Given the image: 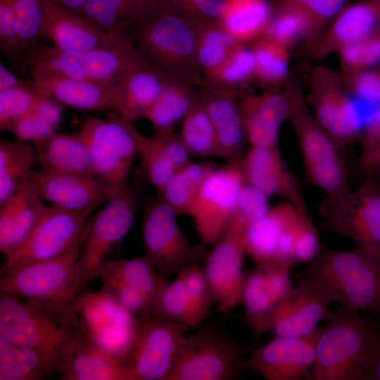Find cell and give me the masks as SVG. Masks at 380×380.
I'll return each instance as SVG.
<instances>
[{
	"mask_svg": "<svg viewBox=\"0 0 380 380\" xmlns=\"http://www.w3.org/2000/svg\"><path fill=\"white\" fill-rule=\"evenodd\" d=\"M255 79V64L250 44L238 46L213 72L207 75L203 85L227 90H239Z\"/></svg>",
	"mask_w": 380,
	"mask_h": 380,
	"instance_id": "cell-42",
	"label": "cell"
},
{
	"mask_svg": "<svg viewBox=\"0 0 380 380\" xmlns=\"http://www.w3.org/2000/svg\"><path fill=\"white\" fill-rule=\"evenodd\" d=\"M30 71L39 92L63 106L82 110H109L116 113L114 82L73 79L36 69Z\"/></svg>",
	"mask_w": 380,
	"mask_h": 380,
	"instance_id": "cell-23",
	"label": "cell"
},
{
	"mask_svg": "<svg viewBox=\"0 0 380 380\" xmlns=\"http://www.w3.org/2000/svg\"><path fill=\"white\" fill-rule=\"evenodd\" d=\"M358 163L360 169L370 176L380 170V143L370 151L362 153Z\"/></svg>",
	"mask_w": 380,
	"mask_h": 380,
	"instance_id": "cell-59",
	"label": "cell"
},
{
	"mask_svg": "<svg viewBox=\"0 0 380 380\" xmlns=\"http://www.w3.org/2000/svg\"><path fill=\"white\" fill-rule=\"evenodd\" d=\"M323 327H317L303 337H276L267 343L251 348L244 369L268 380H310L315 347Z\"/></svg>",
	"mask_w": 380,
	"mask_h": 380,
	"instance_id": "cell-16",
	"label": "cell"
},
{
	"mask_svg": "<svg viewBox=\"0 0 380 380\" xmlns=\"http://www.w3.org/2000/svg\"><path fill=\"white\" fill-rule=\"evenodd\" d=\"M374 317L376 323V328L379 334V346H380V315H373Z\"/></svg>",
	"mask_w": 380,
	"mask_h": 380,
	"instance_id": "cell-64",
	"label": "cell"
},
{
	"mask_svg": "<svg viewBox=\"0 0 380 380\" xmlns=\"http://www.w3.org/2000/svg\"><path fill=\"white\" fill-rule=\"evenodd\" d=\"M305 100L317 122L339 148L360 139L362 118L341 74L324 66L315 67L309 77Z\"/></svg>",
	"mask_w": 380,
	"mask_h": 380,
	"instance_id": "cell-12",
	"label": "cell"
},
{
	"mask_svg": "<svg viewBox=\"0 0 380 380\" xmlns=\"http://www.w3.org/2000/svg\"><path fill=\"white\" fill-rule=\"evenodd\" d=\"M380 29V0L350 3L308 48V56L319 60Z\"/></svg>",
	"mask_w": 380,
	"mask_h": 380,
	"instance_id": "cell-24",
	"label": "cell"
},
{
	"mask_svg": "<svg viewBox=\"0 0 380 380\" xmlns=\"http://www.w3.org/2000/svg\"><path fill=\"white\" fill-rule=\"evenodd\" d=\"M137 156L148 184L158 191L177 171L158 145L155 137H146L136 130Z\"/></svg>",
	"mask_w": 380,
	"mask_h": 380,
	"instance_id": "cell-45",
	"label": "cell"
},
{
	"mask_svg": "<svg viewBox=\"0 0 380 380\" xmlns=\"http://www.w3.org/2000/svg\"><path fill=\"white\" fill-rule=\"evenodd\" d=\"M56 6L74 14H78L90 0H51Z\"/></svg>",
	"mask_w": 380,
	"mask_h": 380,
	"instance_id": "cell-61",
	"label": "cell"
},
{
	"mask_svg": "<svg viewBox=\"0 0 380 380\" xmlns=\"http://www.w3.org/2000/svg\"><path fill=\"white\" fill-rule=\"evenodd\" d=\"M289 120L300 145L308 178L325 196L322 227L334 232L350 208L353 196L339 147L317 122L297 87Z\"/></svg>",
	"mask_w": 380,
	"mask_h": 380,
	"instance_id": "cell-3",
	"label": "cell"
},
{
	"mask_svg": "<svg viewBox=\"0 0 380 380\" xmlns=\"http://www.w3.org/2000/svg\"><path fill=\"white\" fill-rule=\"evenodd\" d=\"M65 380H129L125 364L82 330L68 343L57 362Z\"/></svg>",
	"mask_w": 380,
	"mask_h": 380,
	"instance_id": "cell-25",
	"label": "cell"
},
{
	"mask_svg": "<svg viewBox=\"0 0 380 380\" xmlns=\"http://www.w3.org/2000/svg\"><path fill=\"white\" fill-rule=\"evenodd\" d=\"M143 213L144 256L163 279L169 281L186 268L204 263L206 245L188 240L177 214L159 194L146 201Z\"/></svg>",
	"mask_w": 380,
	"mask_h": 380,
	"instance_id": "cell-7",
	"label": "cell"
},
{
	"mask_svg": "<svg viewBox=\"0 0 380 380\" xmlns=\"http://www.w3.org/2000/svg\"><path fill=\"white\" fill-rule=\"evenodd\" d=\"M56 129L42 115L32 111L12 122L6 131L12 132L18 141L34 144L56 133Z\"/></svg>",
	"mask_w": 380,
	"mask_h": 380,
	"instance_id": "cell-56",
	"label": "cell"
},
{
	"mask_svg": "<svg viewBox=\"0 0 380 380\" xmlns=\"http://www.w3.org/2000/svg\"><path fill=\"white\" fill-rule=\"evenodd\" d=\"M38 162L34 145L20 141H0V205L17 193Z\"/></svg>",
	"mask_w": 380,
	"mask_h": 380,
	"instance_id": "cell-37",
	"label": "cell"
},
{
	"mask_svg": "<svg viewBox=\"0 0 380 380\" xmlns=\"http://www.w3.org/2000/svg\"><path fill=\"white\" fill-rule=\"evenodd\" d=\"M297 276L321 283L338 305L380 315V249L357 246L340 251L321 246Z\"/></svg>",
	"mask_w": 380,
	"mask_h": 380,
	"instance_id": "cell-4",
	"label": "cell"
},
{
	"mask_svg": "<svg viewBox=\"0 0 380 380\" xmlns=\"http://www.w3.org/2000/svg\"><path fill=\"white\" fill-rule=\"evenodd\" d=\"M187 327L152 317H137L126 362L129 380H167L180 357Z\"/></svg>",
	"mask_w": 380,
	"mask_h": 380,
	"instance_id": "cell-11",
	"label": "cell"
},
{
	"mask_svg": "<svg viewBox=\"0 0 380 380\" xmlns=\"http://www.w3.org/2000/svg\"><path fill=\"white\" fill-rule=\"evenodd\" d=\"M198 99V89L189 82L169 76L163 91L143 118L153 126L156 135L174 132Z\"/></svg>",
	"mask_w": 380,
	"mask_h": 380,
	"instance_id": "cell-33",
	"label": "cell"
},
{
	"mask_svg": "<svg viewBox=\"0 0 380 380\" xmlns=\"http://www.w3.org/2000/svg\"><path fill=\"white\" fill-rule=\"evenodd\" d=\"M133 173L127 184L114 191L105 205L88 220L77 262L78 295L97 278L107 255L133 224L148 182L141 167Z\"/></svg>",
	"mask_w": 380,
	"mask_h": 380,
	"instance_id": "cell-6",
	"label": "cell"
},
{
	"mask_svg": "<svg viewBox=\"0 0 380 380\" xmlns=\"http://www.w3.org/2000/svg\"><path fill=\"white\" fill-rule=\"evenodd\" d=\"M239 165L246 184L268 196L282 197L298 212L310 215L298 180L287 167L277 146H251L241 156Z\"/></svg>",
	"mask_w": 380,
	"mask_h": 380,
	"instance_id": "cell-19",
	"label": "cell"
},
{
	"mask_svg": "<svg viewBox=\"0 0 380 380\" xmlns=\"http://www.w3.org/2000/svg\"><path fill=\"white\" fill-rule=\"evenodd\" d=\"M148 317L177 322L186 327L196 326L201 322L179 274L163 287Z\"/></svg>",
	"mask_w": 380,
	"mask_h": 380,
	"instance_id": "cell-43",
	"label": "cell"
},
{
	"mask_svg": "<svg viewBox=\"0 0 380 380\" xmlns=\"http://www.w3.org/2000/svg\"><path fill=\"white\" fill-rule=\"evenodd\" d=\"M28 180L41 198L74 212H91L111 196L113 191L94 177L32 169Z\"/></svg>",
	"mask_w": 380,
	"mask_h": 380,
	"instance_id": "cell-20",
	"label": "cell"
},
{
	"mask_svg": "<svg viewBox=\"0 0 380 380\" xmlns=\"http://www.w3.org/2000/svg\"><path fill=\"white\" fill-rule=\"evenodd\" d=\"M246 182L239 163L211 170L188 212L202 243L214 245L226 232Z\"/></svg>",
	"mask_w": 380,
	"mask_h": 380,
	"instance_id": "cell-13",
	"label": "cell"
},
{
	"mask_svg": "<svg viewBox=\"0 0 380 380\" xmlns=\"http://www.w3.org/2000/svg\"><path fill=\"white\" fill-rule=\"evenodd\" d=\"M136 130L115 113L107 118L89 117L80 132L89 149L94 177L117 191L127 184L137 156Z\"/></svg>",
	"mask_w": 380,
	"mask_h": 380,
	"instance_id": "cell-8",
	"label": "cell"
},
{
	"mask_svg": "<svg viewBox=\"0 0 380 380\" xmlns=\"http://www.w3.org/2000/svg\"><path fill=\"white\" fill-rule=\"evenodd\" d=\"M220 22L197 25L196 55L205 77L217 70L240 45Z\"/></svg>",
	"mask_w": 380,
	"mask_h": 380,
	"instance_id": "cell-39",
	"label": "cell"
},
{
	"mask_svg": "<svg viewBox=\"0 0 380 380\" xmlns=\"http://www.w3.org/2000/svg\"><path fill=\"white\" fill-rule=\"evenodd\" d=\"M321 248L317 229L310 215L301 213L297 227L295 248V263H308L318 254Z\"/></svg>",
	"mask_w": 380,
	"mask_h": 380,
	"instance_id": "cell-57",
	"label": "cell"
},
{
	"mask_svg": "<svg viewBox=\"0 0 380 380\" xmlns=\"http://www.w3.org/2000/svg\"><path fill=\"white\" fill-rule=\"evenodd\" d=\"M216 167L210 161L190 162L177 170L158 194L177 215L188 214L202 182Z\"/></svg>",
	"mask_w": 380,
	"mask_h": 380,
	"instance_id": "cell-38",
	"label": "cell"
},
{
	"mask_svg": "<svg viewBox=\"0 0 380 380\" xmlns=\"http://www.w3.org/2000/svg\"><path fill=\"white\" fill-rule=\"evenodd\" d=\"M195 23L220 22L227 0H158Z\"/></svg>",
	"mask_w": 380,
	"mask_h": 380,
	"instance_id": "cell-52",
	"label": "cell"
},
{
	"mask_svg": "<svg viewBox=\"0 0 380 380\" xmlns=\"http://www.w3.org/2000/svg\"><path fill=\"white\" fill-rule=\"evenodd\" d=\"M197 25L158 0H148L129 32L138 50L153 65L198 88L204 75L196 55Z\"/></svg>",
	"mask_w": 380,
	"mask_h": 380,
	"instance_id": "cell-1",
	"label": "cell"
},
{
	"mask_svg": "<svg viewBox=\"0 0 380 380\" xmlns=\"http://www.w3.org/2000/svg\"><path fill=\"white\" fill-rule=\"evenodd\" d=\"M369 380H380V351L370 370Z\"/></svg>",
	"mask_w": 380,
	"mask_h": 380,
	"instance_id": "cell-62",
	"label": "cell"
},
{
	"mask_svg": "<svg viewBox=\"0 0 380 380\" xmlns=\"http://www.w3.org/2000/svg\"><path fill=\"white\" fill-rule=\"evenodd\" d=\"M91 213L47 205L27 239L4 259L1 275L27 264L57 257L67 251L82 236Z\"/></svg>",
	"mask_w": 380,
	"mask_h": 380,
	"instance_id": "cell-15",
	"label": "cell"
},
{
	"mask_svg": "<svg viewBox=\"0 0 380 380\" xmlns=\"http://www.w3.org/2000/svg\"><path fill=\"white\" fill-rule=\"evenodd\" d=\"M97 278L115 279L139 291L150 304L148 316L160 291L169 281L158 274L144 255L131 259L106 260Z\"/></svg>",
	"mask_w": 380,
	"mask_h": 380,
	"instance_id": "cell-36",
	"label": "cell"
},
{
	"mask_svg": "<svg viewBox=\"0 0 380 380\" xmlns=\"http://www.w3.org/2000/svg\"><path fill=\"white\" fill-rule=\"evenodd\" d=\"M285 302L262 265L245 271L241 303L245 313L239 319L248 327L255 340L270 330L276 312Z\"/></svg>",
	"mask_w": 380,
	"mask_h": 380,
	"instance_id": "cell-30",
	"label": "cell"
},
{
	"mask_svg": "<svg viewBox=\"0 0 380 380\" xmlns=\"http://www.w3.org/2000/svg\"><path fill=\"white\" fill-rule=\"evenodd\" d=\"M293 91V86L284 91L269 89L239 101L246 139L252 146H277L280 127L292 113Z\"/></svg>",
	"mask_w": 380,
	"mask_h": 380,
	"instance_id": "cell-22",
	"label": "cell"
},
{
	"mask_svg": "<svg viewBox=\"0 0 380 380\" xmlns=\"http://www.w3.org/2000/svg\"><path fill=\"white\" fill-rule=\"evenodd\" d=\"M82 330L73 304L0 294V336L40 350L56 363Z\"/></svg>",
	"mask_w": 380,
	"mask_h": 380,
	"instance_id": "cell-5",
	"label": "cell"
},
{
	"mask_svg": "<svg viewBox=\"0 0 380 380\" xmlns=\"http://www.w3.org/2000/svg\"><path fill=\"white\" fill-rule=\"evenodd\" d=\"M0 48L11 62L25 63L11 0H0Z\"/></svg>",
	"mask_w": 380,
	"mask_h": 380,
	"instance_id": "cell-53",
	"label": "cell"
},
{
	"mask_svg": "<svg viewBox=\"0 0 380 380\" xmlns=\"http://www.w3.org/2000/svg\"><path fill=\"white\" fill-rule=\"evenodd\" d=\"M47 38L58 49L89 51L119 44L131 34L128 31L105 32L82 17L56 6L51 0H41Z\"/></svg>",
	"mask_w": 380,
	"mask_h": 380,
	"instance_id": "cell-21",
	"label": "cell"
},
{
	"mask_svg": "<svg viewBox=\"0 0 380 380\" xmlns=\"http://www.w3.org/2000/svg\"><path fill=\"white\" fill-rule=\"evenodd\" d=\"M73 306L84 332L126 366L138 316L101 290L85 289L75 299Z\"/></svg>",
	"mask_w": 380,
	"mask_h": 380,
	"instance_id": "cell-14",
	"label": "cell"
},
{
	"mask_svg": "<svg viewBox=\"0 0 380 380\" xmlns=\"http://www.w3.org/2000/svg\"><path fill=\"white\" fill-rule=\"evenodd\" d=\"M85 234L86 227L80 239L57 257L1 274L0 292L24 299L73 304L78 296L77 262Z\"/></svg>",
	"mask_w": 380,
	"mask_h": 380,
	"instance_id": "cell-9",
	"label": "cell"
},
{
	"mask_svg": "<svg viewBox=\"0 0 380 380\" xmlns=\"http://www.w3.org/2000/svg\"><path fill=\"white\" fill-rule=\"evenodd\" d=\"M325 321L316 343L310 380H369L380 351L374 317L338 305Z\"/></svg>",
	"mask_w": 380,
	"mask_h": 380,
	"instance_id": "cell-2",
	"label": "cell"
},
{
	"mask_svg": "<svg viewBox=\"0 0 380 380\" xmlns=\"http://www.w3.org/2000/svg\"><path fill=\"white\" fill-rule=\"evenodd\" d=\"M272 15L268 0H227L220 23L241 43L250 44L264 35Z\"/></svg>",
	"mask_w": 380,
	"mask_h": 380,
	"instance_id": "cell-35",
	"label": "cell"
},
{
	"mask_svg": "<svg viewBox=\"0 0 380 380\" xmlns=\"http://www.w3.org/2000/svg\"><path fill=\"white\" fill-rule=\"evenodd\" d=\"M341 72L374 68L380 63V29L338 51Z\"/></svg>",
	"mask_w": 380,
	"mask_h": 380,
	"instance_id": "cell-49",
	"label": "cell"
},
{
	"mask_svg": "<svg viewBox=\"0 0 380 380\" xmlns=\"http://www.w3.org/2000/svg\"><path fill=\"white\" fill-rule=\"evenodd\" d=\"M351 0H312L303 12L306 30L303 41L306 49L325 31Z\"/></svg>",
	"mask_w": 380,
	"mask_h": 380,
	"instance_id": "cell-50",
	"label": "cell"
},
{
	"mask_svg": "<svg viewBox=\"0 0 380 380\" xmlns=\"http://www.w3.org/2000/svg\"><path fill=\"white\" fill-rule=\"evenodd\" d=\"M333 233L357 246L380 249V186L373 178L353 192L350 208Z\"/></svg>",
	"mask_w": 380,
	"mask_h": 380,
	"instance_id": "cell-29",
	"label": "cell"
},
{
	"mask_svg": "<svg viewBox=\"0 0 380 380\" xmlns=\"http://www.w3.org/2000/svg\"><path fill=\"white\" fill-rule=\"evenodd\" d=\"M33 145L42 170L94 177L89 149L80 132L55 133Z\"/></svg>",
	"mask_w": 380,
	"mask_h": 380,
	"instance_id": "cell-32",
	"label": "cell"
},
{
	"mask_svg": "<svg viewBox=\"0 0 380 380\" xmlns=\"http://www.w3.org/2000/svg\"><path fill=\"white\" fill-rule=\"evenodd\" d=\"M24 82L18 78L7 68L2 61L0 63V91L13 88L23 84Z\"/></svg>",
	"mask_w": 380,
	"mask_h": 380,
	"instance_id": "cell-60",
	"label": "cell"
},
{
	"mask_svg": "<svg viewBox=\"0 0 380 380\" xmlns=\"http://www.w3.org/2000/svg\"><path fill=\"white\" fill-rule=\"evenodd\" d=\"M46 208L28 179L0 205V251L4 255L9 256L27 239Z\"/></svg>",
	"mask_w": 380,
	"mask_h": 380,
	"instance_id": "cell-28",
	"label": "cell"
},
{
	"mask_svg": "<svg viewBox=\"0 0 380 380\" xmlns=\"http://www.w3.org/2000/svg\"><path fill=\"white\" fill-rule=\"evenodd\" d=\"M299 213L287 201L270 208L245 231L243 241L246 254L257 265L276 264L280 239Z\"/></svg>",
	"mask_w": 380,
	"mask_h": 380,
	"instance_id": "cell-31",
	"label": "cell"
},
{
	"mask_svg": "<svg viewBox=\"0 0 380 380\" xmlns=\"http://www.w3.org/2000/svg\"><path fill=\"white\" fill-rule=\"evenodd\" d=\"M179 136L191 157L220 158L215 128L199 99L182 120Z\"/></svg>",
	"mask_w": 380,
	"mask_h": 380,
	"instance_id": "cell-41",
	"label": "cell"
},
{
	"mask_svg": "<svg viewBox=\"0 0 380 380\" xmlns=\"http://www.w3.org/2000/svg\"><path fill=\"white\" fill-rule=\"evenodd\" d=\"M348 92L357 99L380 103V68L341 72Z\"/></svg>",
	"mask_w": 380,
	"mask_h": 380,
	"instance_id": "cell-54",
	"label": "cell"
},
{
	"mask_svg": "<svg viewBox=\"0 0 380 380\" xmlns=\"http://www.w3.org/2000/svg\"><path fill=\"white\" fill-rule=\"evenodd\" d=\"M255 64V80L263 85L275 87L289 75V49L265 37L251 44Z\"/></svg>",
	"mask_w": 380,
	"mask_h": 380,
	"instance_id": "cell-44",
	"label": "cell"
},
{
	"mask_svg": "<svg viewBox=\"0 0 380 380\" xmlns=\"http://www.w3.org/2000/svg\"><path fill=\"white\" fill-rule=\"evenodd\" d=\"M362 153H365L380 143V103L365 124L360 138Z\"/></svg>",
	"mask_w": 380,
	"mask_h": 380,
	"instance_id": "cell-58",
	"label": "cell"
},
{
	"mask_svg": "<svg viewBox=\"0 0 380 380\" xmlns=\"http://www.w3.org/2000/svg\"><path fill=\"white\" fill-rule=\"evenodd\" d=\"M305 30L306 21L303 12L273 11L272 17L262 37L289 49L298 39H303Z\"/></svg>",
	"mask_w": 380,
	"mask_h": 380,
	"instance_id": "cell-51",
	"label": "cell"
},
{
	"mask_svg": "<svg viewBox=\"0 0 380 380\" xmlns=\"http://www.w3.org/2000/svg\"><path fill=\"white\" fill-rule=\"evenodd\" d=\"M169 76L143 56L115 82L116 113L130 122L144 117L160 94Z\"/></svg>",
	"mask_w": 380,
	"mask_h": 380,
	"instance_id": "cell-27",
	"label": "cell"
},
{
	"mask_svg": "<svg viewBox=\"0 0 380 380\" xmlns=\"http://www.w3.org/2000/svg\"><path fill=\"white\" fill-rule=\"evenodd\" d=\"M56 372L57 363L49 355L0 336V380H39Z\"/></svg>",
	"mask_w": 380,
	"mask_h": 380,
	"instance_id": "cell-34",
	"label": "cell"
},
{
	"mask_svg": "<svg viewBox=\"0 0 380 380\" xmlns=\"http://www.w3.org/2000/svg\"><path fill=\"white\" fill-rule=\"evenodd\" d=\"M251 346L237 343L222 330L204 325L185 336L179 360L167 380H231L244 370Z\"/></svg>",
	"mask_w": 380,
	"mask_h": 380,
	"instance_id": "cell-10",
	"label": "cell"
},
{
	"mask_svg": "<svg viewBox=\"0 0 380 380\" xmlns=\"http://www.w3.org/2000/svg\"><path fill=\"white\" fill-rule=\"evenodd\" d=\"M371 177L373 178L375 180V182L380 186V170H379L376 171L375 172H374L371 175Z\"/></svg>",
	"mask_w": 380,
	"mask_h": 380,
	"instance_id": "cell-63",
	"label": "cell"
},
{
	"mask_svg": "<svg viewBox=\"0 0 380 380\" xmlns=\"http://www.w3.org/2000/svg\"><path fill=\"white\" fill-rule=\"evenodd\" d=\"M246 254L242 236L227 230L208 251L203 263L202 270L213 302L222 312H229L241 303Z\"/></svg>",
	"mask_w": 380,
	"mask_h": 380,
	"instance_id": "cell-17",
	"label": "cell"
},
{
	"mask_svg": "<svg viewBox=\"0 0 380 380\" xmlns=\"http://www.w3.org/2000/svg\"><path fill=\"white\" fill-rule=\"evenodd\" d=\"M296 291L276 312L270 331L276 337H303L312 333L328 317L335 302L331 293L319 281L296 276Z\"/></svg>",
	"mask_w": 380,
	"mask_h": 380,
	"instance_id": "cell-18",
	"label": "cell"
},
{
	"mask_svg": "<svg viewBox=\"0 0 380 380\" xmlns=\"http://www.w3.org/2000/svg\"><path fill=\"white\" fill-rule=\"evenodd\" d=\"M268 196L258 189L246 184L239 195L234 214L227 230L242 236L253 222L270 209Z\"/></svg>",
	"mask_w": 380,
	"mask_h": 380,
	"instance_id": "cell-48",
	"label": "cell"
},
{
	"mask_svg": "<svg viewBox=\"0 0 380 380\" xmlns=\"http://www.w3.org/2000/svg\"><path fill=\"white\" fill-rule=\"evenodd\" d=\"M198 99L215 128L220 148V158L227 163H239L247 141L239 101L234 92L202 85Z\"/></svg>",
	"mask_w": 380,
	"mask_h": 380,
	"instance_id": "cell-26",
	"label": "cell"
},
{
	"mask_svg": "<svg viewBox=\"0 0 380 380\" xmlns=\"http://www.w3.org/2000/svg\"><path fill=\"white\" fill-rule=\"evenodd\" d=\"M179 274L182 277L190 300L201 321L209 314L213 298L201 265L190 266Z\"/></svg>",
	"mask_w": 380,
	"mask_h": 380,
	"instance_id": "cell-55",
	"label": "cell"
},
{
	"mask_svg": "<svg viewBox=\"0 0 380 380\" xmlns=\"http://www.w3.org/2000/svg\"><path fill=\"white\" fill-rule=\"evenodd\" d=\"M18 34L24 52L42 44L47 38L41 0H11Z\"/></svg>",
	"mask_w": 380,
	"mask_h": 380,
	"instance_id": "cell-46",
	"label": "cell"
},
{
	"mask_svg": "<svg viewBox=\"0 0 380 380\" xmlns=\"http://www.w3.org/2000/svg\"><path fill=\"white\" fill-rule=\"evenodd\" d=\"M43 96L34 85L23 83L0 91V129L6 131L18 119L30 113Z\"/></svg>",
	"mask_w": 380,
	"mask_h": 380,
	"instance_id": "cell-47",
	"label": "cell"
},
{
	"mask_svg": "<svg viewBox=\"0 0 380 380\" xmlns=\"http://www.w3.org/2000/svg\"><path fill=\"white\" fill-rule=\"evenodd\" d=\"M148 0H90L77 15L105 32L128 31Z\"/></svg>",
	"mask_w": 380,
	"mask_h": 380,
	"instance_id": "cell-40",
	"label": "cell"
}]
</instances>
